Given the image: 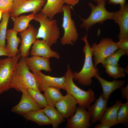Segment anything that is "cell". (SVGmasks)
Segmentation results:
<instances>
[{
    "label": "cell",
    "instance_id": "cell-1",
    "mask_svg": "<svg viewBox=\"0 0 128 128\" xmlns=\"http://www.w3.org/2000/svg\"><path fill=\"white\" fill-rule=\"evenodd\" d=\"M81 39L85 43L83 48L85 55L84 63L80 71L73 73V79L78 84L84 86H88L92 83V78L99 73V70L94 65L91 46L87 39V33Z\"/></svg>",
    "mask_w": 128,
    "mask_h": 128
},
{
    "label": "cell",
    "instance_id": "cell-2",
    "mask_svg": "<svg viewBox=\"0 0 128 128\" xmlns=\"http://www.w3.org/2000/svg\"><path fill=\"white\" fill-rule=\"evenodd\" d=\"M73 73L68 65L64 75L65 80L63 89L75 98L78 106L87 109L95 100L94 92L91 88L85 91L77 86L73 81Z\"/></svg>",
    "mask_w": 128,
    "mask_h": 128
},
{
    "label": "cell",
    "instance_id": "cell-3",
    "mask_svg": "<svg viewBox=\"0 0 128 128\" xmlns=\"http://www.w3.org/2000/svg\"><path fill=\"white\" fill-rule=\"evenodd\" d=\"M30 88L40 92L33 74L30 71L24 59L21 57L14 72L11 82L10 88L21 92L23 89L27 90Z\"/></svg>",
    "mask_w": 128,
    "mask_h": 128
},
{
    "label": "cell",
    "instance_id": "cell-4",
    "mask_svg": "<svg viewBox=\"0 0 128 128\" xmlns=\"http://www.w3.org/2000/svg\"><path fill=\"white\" fill-rule=\"evenodd\" d=\"M34 20L40 24L36 39H42L50 46L56 44L60 35L57 20L50 19L40 12L34 14Z\"/></svg>",
    "mask_w": 128,
    "mask_h": 128
},
{
    "label": "cell",
    "instance_id": "cell-5",
    "mask_svg": "<svg viewBox=\"0 0 128 128\" xmlns=\"http://www.w3.org/2000/svg\"><path fill=\"white\" fill-rule=\"evenodd\" d=\"M97 3V5H95L89 2L88 5L91 9L89 16L85 19L80 18L82 21L81 27L84 28L87 32L96 23L103 24L107 20L112 19L114 12H110L106 9V0H101Z\"/></svg>",
    "mask_w": 128,
    "mask_h": 128
},
{
    "label": "cell",
    "instance_id": "cell-6",
    "mask_svg": "<svg viewBox=\"0 0 128 128\" xmlns=\"http://www.w3.org/2000/svg\"><path fill=\"white\" fill-rule=\"evenodd\" d=\"M21 58L19 53L14 56L0 59V94L11 89L12 76Z\"/></svg>",
    "mask_w": 128,
    "mask_h": 128
},
{
    "label": "cell",
    "instance_id": "cell-7",
    "mask_svg": "<svg viewBox=\"0 0 128 128\" xmlns=\"http://www.w3.org/2000/svg\"><path fill=\"white\" fill-rule=\"evenodd\" d=\"M70 6L64 5L63 7L62 26L64 33L60 40V43L62 45H73L78 38V34L75 22L71 17Z\"/></svg>",
    "mask_w": 128,
    "mask_h": 128
},
{
    "label": "cell",
    "instance_id": "cell-8",
    "mask_svg": "<svg viewBox=\"0 0 128 128\" xmlns=\"http://www.w3.org/2000/svg\"><path fill=\"white\" fill-rule=\"evenodd\" d=\"M91 48L95 67L102 64L106 58L118 49L116 42L109 38H103L98 44L93 43Z\"/></svg>",
    "mask_w": 128,
    "mask_h": 128
},
{
    "label": "cell",
    "instance_id": "cell-9",
    "mask_svg": "<svg viewBox=\"0 0 128 128\" xmlns=\"http://www.w3.org/2000/svg\"><path fill=\"white\" fill-rule=\"evenodd\" d=\"M46 0H14L11 17L18 16L23 13L32 12L38 13L45 5Z\"/></svg>",
    "mask_w": 128,
    "mask_h": 128
},
{
    "label": "cell",
    "instance_id": "cell-10",
    "mask_svg": "<svg viewBox=\"0 0 128 128\" xmlns=\"http://www.w3.org/2000/svg\"><path fill=\"white\" fill-rule=\"evenodd\" d=\"M32 73L40 92L44 91L47 88L50 87H56L63 89L65 80L64 75L61 77H57L45 75L41 71Z\"/></svg>",
    "mask_w": 128,
    "mask_h": 128
},
{
    "label": "cell",
    "instance_id": "cell-11",
    "mask_svg": "<svg viewBox=\"0 0 128 128\" xmlns=\"http://www.w3.org/2000/svg\"><path fill=\"white\" fill-rule=\"evenodd\" d=\"M67 119L66 126L69 128H88L91 124L89 111L79 106L73 115Z\"/></svg>",
    "mask_w": 128,
    "mask_h": 128
},
{
    "label": "cell",
    "instance_id": "cell-12",
    "mask_svg": "<svg viewBox=\"0 0 128 128\" xmlns=\"http://www.w3.org/2000/svg\"><path fill=\"white\" fill-rule=\"evenodd\" d=\"M37 30L31 25L24 31L19 32L21 37V44L19 50L21 57H28L29 50L32 45L37 40Z\"/></svg>",
    "mask_w": 128,
    "mask_h": 128
},
{
    "label": "cell",
    "instance_id": "cell-13",
    "mask_svg": "<svg viewBox=\"0 0 128 128\" xmlns=\"http://www.w3.org/2000/svg\"><path fill=\"white\" fill-rule=\"evenodd\" d=\"M21 92V99L18 104L12 108V112L22 115L30 111L42 109L32 99L27 90L23 89Z\"/></svg>",
    "mask_w": 128,
    "mask_h": 128
},
{
    "label": "cell",
    "instance_id": "cell-14",
    "mask_svg": "<svg viewBox=\"0 0 128 128\" xmlns=\"http://www.w3.org/2000/svg\"><path fill=\"white\" fill-rule=\"evenodd\" d=\"M78 104L75 98L67 92L63 99L56 105L55 107L65 119H68L75 113Z\"/></svg>",
    "mask_w": 128,
    "mask_h": 128
},
{
    "label": "cell",
    "instance_id": "cell-15",
    "mask_svg": "<svg viewBox=\"0 0 128 128\" xmlns=\"http://www.w3.org/2000/svg\"><path fill=\"white\" fill-rule=\"evenodd\" d=\"M119 25V39L128 38V5L120 7V9L114 12L112 19Z\"/></svg>",
    "mask_w": 128,
    "mask_h": 128
},
{
    "label": "cell",
    "instance_id": "cell-16",
    "mask_svg": "<svg viewBox=\"0 0 128 128\" xmlns=\"http://www.w3.org/2000/svg\"><path fill=\"white\" fill-rule=\"evenodd\" d=\"M30 54L32 56H40L49 59L51 58L59 59V54L52 50L50 46L42 40L37 39L32 45Z\"/></svg>",
    "mask_w": 128,
    "mask_h": 128
},
{
    "label": "cell",
    "instance_id": "cell-17",
    "mask_svg": "<svg viewBox=\"0 0 128 128\" xmlns=\"http://www.w3.org/2000/svg\"><path fill=\"white\" fill-rule=\"evenodd\" d=\"M24 59L27 67L32 72L42 70L48 72L52 71L49 59L40 56H32L27 57Z\"/></svg>",
    "mask_w": 128,
    "mask_h": 128
},
{
    "label": "cell",
    "instance_id": "cell-18",
    "mask_svg": "<svg viewBox=\"0 0 128 128\" xmlns=\"http://www.w3.org/2000/svg\"><path fill=\"white\" fill-rule=\"evenodd\" d=\"M108 100L104 99L101 94L95 103L87 108L91 114L90 122L94 124L99 120L107 108Z\"/></svg>",
    "mask_w": 128,
    "mask_h": 128
},
{
    "label": "cell",
    "instance_id": "cell-19",
    "mask_svg": "<svg viewBox=\"0 0 128 128\" xmlns=\"http://www.w3.org/2000/svg\"><path fill=\"white\" fill-rule=\"evenodd\" d=\"M99 74V73L97 74L94 77L98 80L101 86L102 90L101 94L105 99L108 100L113 91L122 87L125 82L124 80L116 79L111 81H108L100 76Z\"/></svg>",
    "mask_w": 128,
    "mask_h": 128
},
{
    "label": "cell",
    "instance_id": "cell-20",
    "mask_svg": "<svg viewBox=\"0 0 128 128\" xmlns=\"http://www.w3.org/2000/svg\"><path fill=\"white\" fill-rule=\"evenodd\" d=\"M64 0H46V2L40 12L49 18L54 19L56 14L63 13Z\"/></svg>",
    "mask_w": 128,
    "mask_h": 128
},
{
    "label": "cell",
    "instance_id": "cell-21",
    "mask_svg": "<svg viewBox=\"0 0 128 128\" xmlns=\"http://www.w3.org/2000/svg\"><path fill=\"white\" fill-rule=\"evenodd\" d=\"M18 33L12 29L7 30L6 37L7 44L5 47L8 54V57L14 56L19 53L18 47L21 39L18 37Z\"/></svg>",
    "mask_w": 128,
    "mask_h": 128
},
{
    "label": "cell",
    "instance_id": "cell-22",
    "mask_svg": "<svg viewBox=\"0 0 128 128\" xmlns=\"http://www.w3.org/2000/svg\"><path fill=\"white\" fill-rule=\"evenodd\" d=\"M122 103L121 101L116 100L113 105L107 108L99 120L100 122L107 123L112 127L117 124L118 112Z\"/></svg>",
    "mask_w": 128,
    "mask_h": 128
},
{
    "label": "cell",
    "instance_id": "cell-23",
    "mask_svg": "<svg viewBox=\"0 0 128 128\" xmlns=\"http://www.w3.org/2000/svg\"><path fill=\"white\" fill-rule=\"evenodd\" d=\"M22 116L27 120L34 122L39 126L51 125L50 120L42 109L30 111Z\"/></svg>",
    "mask_w": 128,
    "mask_h": 128
},
{
    "label": "cell",
    "instance_id": "cell-24",
    "mask_svg": "<svg viewBox=\"0 0 128 128\" xmlns=\"http://www.w3.org/2000/svg\"><path fill=\"white\" fill-rule=\"evenodd\" d=\"M34 14L32 13L28 15H21L16 17H11L13 22L12 29L17 33L25 30L30 25L31 21L34 20Z\"/></svg>",
    "mask_w": 128,
    "mask_h": 128
},
{
    "label": "cell",
    "instance_id": "cell-25",
    "mask_svg": "<svg viewBox=\"0 0 128 128\" xmlns=\"http://www.w3.org/2000/svg\"><path fill=\"white\" fill-rule=\"evenodd\" d=\"M55 107L48 105L42 110L49 119L53 128H57L65 121V119Z\"/></svg>",
    "mask_w": 128,
    "mask_h": 128
},
{
    "label": "cell",
    "instance_id": "cell-26",
    "mask_svg": "<svg viewBox=\"0 0 128 128\" xmlns=\"http://www.w3.org/2000/svg\"><path fill=\"white\" fill-rule=\"evenodd\" d=\"M59 88L50 87L47 88L44 92V95L48 105L55 106L56 104L64 97Z\"/></svg>",
    "mask_w": 128,
    "mask_h": 128
},
{
    "label": "cell",
    "instance_id": "cell-27",
    "mask_svg": "<svg viewBox=\"0 0 128 128\" xmlns=\"http://www.w3.org/2000/svg\"><path fill=\"white\" fill-rule=\"evenodd\" d=\"M10 16V12L4 13L0 23V46L3 47H5L6 46L5 39L7 27Z\"/></svg>",
    "mask_w": 128,
    "mask_h": 128
},
{
    "label": "cell",
    "instance_id": "cell-28",
    "mask_svg": "<svg viewBox=\"0 0 128 128\" xmlns=\"http://www.w3.org/2000/svg\"><path fill=\"white\" fill-rule=\"evenodd\" d=\"M104 67L108 75L114 79L120 78H123L125 76L124 69L119 65L108 64L105 66Z\"/></svg>",
    "mask_w": 128,
    "mask_h": 128
},
{
    "label": "cell",
    "instance_id": "cell-29",
    "mask_svg": "<svg viewBox=\"0 0 128 128\" xmlns=\"http://www.w3.org/2000/svg\"><path fill=\"white\" fill-rule=\"evenodd\" d=\"M117 124H121L126 127L128 124V101L122 103L118 111Z\"/></svg>",
    "mask_w": 128,
    "mask_h": 128
},
{
    "label": "cell",
    "instance_id": "cell-30",
    "mask_svg": "<svg viewBox=\"0 0 128 128\" xmlns=\"http://www.w3.org/2000/svg\"><path fill=\"white\" fill-rule=\"evenodd\" d=\"M127 56L126 53L123 50L118 49L106 58L102 63V65L104 67L107 65L110 64L116 65H119L118 62L120 58L123 55Z\"/></svg>",
    "mask_w": 128,
    "mask_h": 128
},
{
    "label": "cell",
    "instance_id": "cell-31",
    "mask_svg": "<svg viewBox=\"0 0 128 128\" xmlns=\"http://www.w3.org/2000/svg\"><path fill=\"white\" fill-rule=\"evenodd\" d=\"M27 91L35 102L40 107L44 108L48 105L44 94L35 90L32 88H28Z\"/></svg>",
    "mask_w": 128,
    "mask_h": 128
},
{
    "label": "cell",
    "instance_id": "cell-32",
    "mask_svg": "<svg viewBox=\"0 0 128 128\" xmlns=\"http://www.w3.org/2000/svg\"><path fill=\"white\" fill-rule=\"evenodd\" d=\"M13 1L11 0H0V10L3 13L10 12L12 8Z\"/></svg>",
    "mask_w": 128,
    "mask_h": 128
},
{
    "label": "cell",
    "instance_id": "cell-33",
    "mask_svg": "<svg viewBox=\"0 0 128 128\" xmlns=\"http://www.w3.org/2000/svg\"><path fill=\"white\" fill-rule=\"evenodd\" d=\"M118 41L116 42L118 49L124 51L128 55V38H123L119 39Z\"/></svg>",
    "mask_w": 128,
    "mask_h": 128
},
{
    "label": "cell",
    "instance_id": "cell-34",
    "mask_svg": "<svg viewBox=\"0 0 128 128\" xmlns=\"http://www.w3.org/2000/svg\"><path fill=\"white\" fill-rule=\"evenodd\" d=\"M120 89L122 98L125 99L126 101H128V84L125 87H122Z\"/></svg>",
    "mask_w": 128,
    "mask_h": 128
},
{
    "label": "cell",
    "instance_id": "cell-35",
    "mask_svg": "<svg viewBox=\"0 0 128 128\" xmlns=\"http://www.w3.org/2000/svg\"><path fill=\"white\" fill-rule=\"evenodd\" d=\"M109 3L114 5L119 4L120 7L124 6L126 4V0H108Z\"/></svg>",
    "mask_w": 128,
    "mask_h": 128
},
{
    "label": "cell",
    "instance_id": "cell-36",
    "mask_svg": "<svg viewBox=\"0 0 128 128\" xmlns=\"http://www.w3.org/2000/svg\"><path fill=\"white\" fill-rule=\"evenodd\" d=\"M65 3L70 6H74L78 3L79 0H64Z\"/></svg>",
    "mask_w": 128,
    "mask_h": 128
},
{
    "label": "cell",
    "instance_id": "cell-37",
    "mask_svg": "<svg viewBox=\"0 0 128 128\" xmlns=\"http://www.w3.org/2000/svg\"><path fill=\"white\" fill-rule=\"evenodd\" d=\"M112 126L107 123H101L96 124L95 127V128H110Z\"/></svg>",
    "mask_w": 128,
    "mask_h": 128
},
{
    "label": "cell",
    "instance_id": "cell-38",
    "mask_svg": "<svg viewBox=\"0 0 128 128\" xmlns=\"http://www.w3.org/2000/svg\"><path fill=\"white\" fill-rule=\"evenodd\" d=\"M9 56L8 52L5 47L0 46V56Z\"/></svg>",
    "mask_w": 128,
    "mask_h": 128
},
{
    "label": "cell",
    "instance_id": "cell-39",
    "mask_svg": "<svg viewBox=\"0 0 128 128\" xmlns=\"http://www.w3.org/2000/svg\"><path fill=\"white\" fill-rule=\"evenodd\" d=\"M3 13V12L1 10H0V20H1V18H2Z\"/></svg>",
    "mask_w": 128,
    "mask_h": 128
},
{
    "label": "cell",
    "instance_id": "cell-40",
    "mask_svg": "<svg viewBox=\"0 0 128 128\" xmlns=\"http://www.w3.org/2000/svg\"><path fill=\"white\" fill-rule=\"evenodd\" d=\"M94 1L96 2L97 3L99 1L101 0H94Z\"/></svg>",
    "mask_w": 128,
    "mask_h": 128
},
{
    "label": "cell",
    "instance_id": "cell-41",
    "mask_svg": "<svg viewBox=\"0 0 128 128\" xmlns=\"http://www.w3.org/2000/svg\"><path fill=\"white\" fill-rule=\"evenodd\" d=\"M11 0L12 1H13L14 0Z\"/></svg>",
    "mask_w": 128,
    "mask_h": 128
}]
</instances>
